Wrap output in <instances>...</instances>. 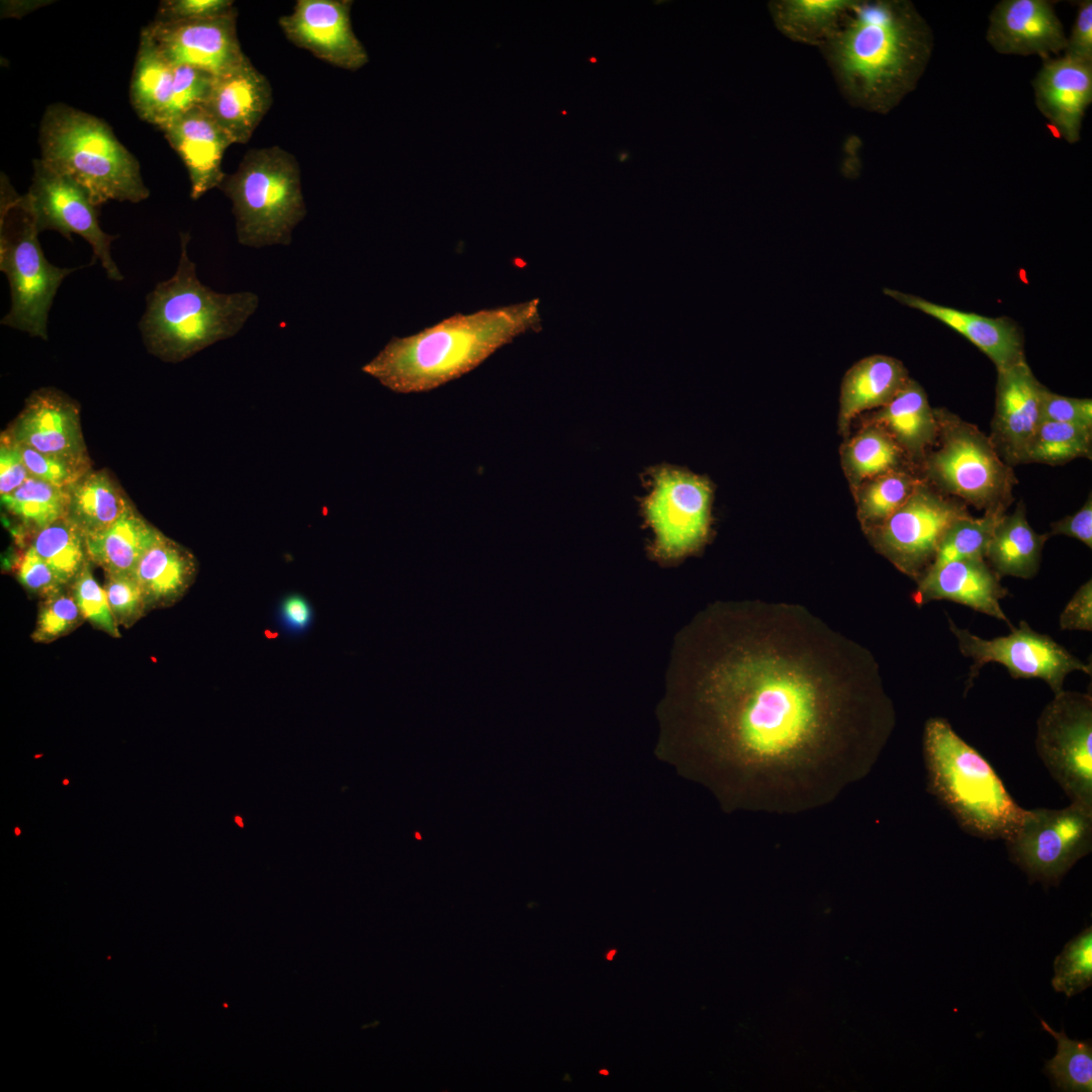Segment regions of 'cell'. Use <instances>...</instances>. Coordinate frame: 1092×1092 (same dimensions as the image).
Segmentation results:
<instances>
[{
    "label": "cell",
    "instance_id": "680465c9",
    "mask_svg": "<svg viewBox=\"0 0 1092 1092\" xmlns=\"http://www.w3.org/2000/svg\"><path fill=\"white\" fill-rule=\"evenodd\" d=\"M19 834H20V829L18 827H16L15 828V835H19Z\"/></svg>",
    "mask_w": 1092,
    "mask_h": 1092
},
{
    "label": "cell",
    "instance_id": "e0dca14e",
    "mask_svg": "<svg viewBox=\"0 0 1092 1092\" xmlns=\"http://www.w3.org/2000/svg\"><path fill=\"white\" fill-rule=\"evenodd\" d=\"M350 0H298L279 18L288 40L316 58L342 69L356 71L369 61L353 31Z\"/></svg>",
    "mask_w": 1092,
    "mask_h": 1092
},
{
    "label": "cell",
    "instance_id": "9c48e42d",
    "mask_svg": "<svg viewBox=\"0 0 1092 1092\" xmlns=\"http://www.w3.org/2000/svg\"><path fill=\"white\" fill-rule=\"evenodd\" d=\"M937 448L925 455L919 473L945 495L963 499L984 513H1004L1012 504L1017 478L999 456L990 437L945 408H934Z\"/></svg>",
    "mask_w": 1092,
    "mask_h": 1092
},
{
    "label": "cell",
    "instance_id": "8fae6325",
    "mask_svg": "<svg viewBox=\"0 0 1092 1092\" xmlns=\"http://www.w3.org/2000/svg\"><path fill=\"white\" fill-rule=\"evenodd\" d=\"M1004 842L1009 860L1030 884L1057 887L1092 850V811L1074 803L1061 809H1025L1018 829Z\"/></svg>",
    "mask_w": 1092,
    "mask_h": 1092
},
{
    "label": "cell",
    "instance_id": "ffe728a7",
    "mask_svg": "<svg viewBox=\"0 0 1092 1092\" xmlns=\"http://www.w3.org/2000/svg\"><path fill=\"white\" fill-rule=\"evenodd\" d=\"M1032 88L1038 111L1058 135L1069 144L1077 143L1092 102V64L1066 55L1045 59Z\"/></svg>",
    "mask_w": 1092,
    "mask_h": 1092
},
{
    "label": "cell",
    "instance_id": "6f0895ef",
    "mask_svg": "<svg viewBox=\"0 0 1092 1092\" xmlns=\"http://www.w3.org/2000/svg\"><path fill=\"white\" fill-rule=\"evenodd\" d=\"M235 821H236V823H237V824H238V825H239L240 827H243V826H244V823H243V820H242V818H241V817H236V818H235Z\"/></svg>",
    "mask_w": 1092,
    "mask_h": 1092
},
{
    "label": "cell",
    "instance_id": "f1b7e54d",
    "mask_svg": "<svg viewBox=\"0 0 1092 1092\" xmlns=\"http://www.w3.org/2000/svg\"><path fill=\"white\" fill-rule=\"evenodd\" d=\"M164 536L130 506L108 528L85 537L86 553L106 574H132L142 556Z\"/></svg>",
    "mask_w": 1092,
    "mask_h": 1092
},
{
    "label": "cell",
    "instance_id": "1f68e13d",
    "mask_svg": "<svg viewBox=\"0 0 1092 1092\" xmlns=\"http://www.w3.org/2000/svg\"><path fill=\"white\" fill-rule=\"evenodd\" d=\"M173 80L174 66L142 31L129 92L132 107L141 119L159 128L165 123Z\"/></svg>",
    "mask_w": 1092,
    "mask_h": 1092
},
{
    "label": "cell",
    "instance_id": "ee69618b",
    "mask_svg": "<svg viewBox=\"0 0 1092 1092\" xmlns=\"http://www.w3.org/2000/svg\"><path fill=\"white\" fill-rule=\"evenodd\" d=\"M84 621L72 593L64 590L42 599L31 639L37 643L53 642Z\"/></svg>",
    "mask_w": 1092,
    "mask_h": 1092
},
{
    "label": "cell",
    "instance_id": "83f0119b",
    "mask_svg": "<svg viewBox=\"0 0 1092 1092\" xmlns=\"http://www.w3.org/2000/svg\"><path fill=\"white\" fill-rule=\"evenodd\" d=\"M198 563L193 553L164 536L140 559L133 576L144 594L148 611L177 603L193 584Z\"/></svg>",
    "mask_w": 1092,
    "mask_h": 1092
},
{
    "label": "cell",
    "instance_id": "d6986e66",
    "mask_svg": "<svg viewBox=\"0 0 1092 1092\" xmlns=\"http://www.w3.org/2000/svg\"><path fill=\"white\" fill-rule=\"evenodd\" d=\"M986 39L998 54L1043 60L1064 52L1067 43L1054 2L1049 0L998 2L989 16Z\"/></svg>",
    "mask_w": 1092,
    "mask_h": 1092
},
{
    "label": "cell",
    "instance_id": "7a4b0ae2",
    "mask_svg": "<svg viewBox=\"0 0 1092 1092\" xmlns=\"http://www.w3.org/2000/svg\"><path fill=\"white\" fill-rule=\"evenodd\" d=\"M934 38L909 0H853L818 48L836 86L854 107L887 114L915 90Z\"/></svg>",
    "mask_w": 1092,
    "mask_h": 1092
},
{
    "label": "cell",
    "instance_id": "91938a15",
    "mask_svg": "<svg viewBox=\"0 0 1092 1092\" xmlns=\"http://www.w3.org/2000/svg\"><path fill=\"white\" fill-rule=\"evenodd\" d=\"M600 1073L604 1074V1075H608V1071H606V1070H602Z\"/></svg>",
    "mask_w": 1092,
    "mask_h": 1092
},
{
    "label": "cell",
    "instance_id": "c3c4849f",
    "mask_svg": "<svg viewBox=\"0 0 1092 1092\" xmlns=\"http://www.w3.org/2000/svg\"><path fill=\"white\" fill-rule=\"evenodd\" d=\"M1040 418L1041 421L1072 424L1092 430V400L1060 395L1045 387L1041 394Z\"/></svg>",
    "mask_w": 1092,
    "mask_h": 1092
},
{
    "label": "cell",
    "instance_id": "7c38bea8",
    "mask_svg": "<svg viewBox=\"0 0 1092 1092\" xmlns=\"http://www.w3.org/2000/svg\"><path fill=\"white\" fill-rule=\"evenodd\" d=\"M1035 749L1053 780L1069 798L1092 811V696L1056 694L1036 721Z\"/></svg>",
    "mask_w": 1092,
    "mask_h": 1092
},
{
    "label": "cell",
    "instance_id": "44dd1931",
    "mask_svg": "<svg viewBox=\"0 0 1092 1092\" xmlns=\"http://www.w3.org/2000/svg\"><path fill=\"white\" fill-rule=\"evenodd\" d=\"M7 432L17 444L44 454L87 457L76 402L52 387L32 392Z\"/></svg>",
    "mask_w": 1092,
    "mask_h": 1092
},
{
    "label": "cell",
    "instance_id": "f35d334b",
    "mask_svg": "<svg viewBox=\"0 0 1092 1092\" xmlns=\"http://www.w3.org/2000/svg\"><path fill=\"white\" fill-rule=\"evenodd\" d=\"M1004 515L988 512L981 518L969 515L956 520L944 532L934 560L926 571L952 561L985 558L995 527Z\"/></svg>",
    "mask_w": 1092,
    "mask_h": 1092
},
{
    "label": "cell",
    "instance_id": "8d00e7d4",
    "mask_svg": "<svg viewBox=\"0 0 1092 1092\" xmlns=\"http://www.w3.org/2000/svg\"><path fill=\"white\" fill-rule=\"evenodd\" d=\"M30 545L65 586L88 560L84 535L66 517L36 532Z\"/></svg>",
    "mask_w": 1092,
    "mask_h": 1092
},
{
    "label": "cell",
    "instance_id": "603a6c76",
    "mask_svg": "<svg viewBox=\"0 0 1092 1092\" xmlns=\"http://www.w3.org/2000/svg\"><path fill=\"white\" fill-rule=\"evenodd\" d=\"M160 129L188 171L193 200L219 188L225 177L221 169L223 155L235 142L201 105Z\"/></svg>",
    "mask_w": 1092,
    "mask_h": 1092
},
{
    "label": "cell",
    "instance_id": "5bb4252c",
    "mask_svg": "<svg viewBox=\"0 0 1092 1092\" xmlns=\"http://www.w3.org/2000/svg\"><path fill=\"white\" fill-rule=\"evenodd\" d=\"M946 618L960 652L973 660L966 691L983 666L992 662L1006 667L1014 679L1043 680L1054 695L1064 690L1069 673H1092L1091 663L1079 659L1050 635L1036 632L1026 621H1020L1018 627L1013 626L1008 635L985 639L959 627L948 615Z\"/></svg>",
    "mask_w": 1092,
    "mask_h": 1092
},
{
    "label": "cell",
    "instance_id": "94428289",
    "mask_svg": "<svg viewBox=\"0 0 1092 1092\" xmlns=\"http://www.w3.org/2000/svg\"><path fill=\"white\" fill-rule=\"evenodd\" d=\"M63 784H64V785H68V784H69V781H68V780H64V781H63Z\"/></svg>",
    "mask_w": 1092,
    "mask_h": 1092
},
{
    "label": "cell",
    "instance_id": "816d5d0a",
    "mask_svg": "<svg viewBox=\"0 0 1092 1092\" xmlns=\"http://www.w3.org/2000/svg\"><path fill=\"white\" fill-rule=\"evenodd\" d=\"M1077 13L1064 55L1092 64V1L1077 2Z\"/></svg>",
    "mask_w": 1092,
    "mask_h": 1092
},
{
    "label": "cell",
    "instance_id": "4316f807",
    "mask_svg": "<svg viewBox=\"0 0 1092 1092\" xmlns=\"http://www.w3.org/2000/svg\"><path fill=\"white\" fill-rule=\"evenodd\" d=\"M901 361L872 355L853 364L840 387L838 430L846 436L851 421L866 411L886 405L909 380Z\"/></svg>",
    "mask_w": 1092,
    "mask_h": 1092
},
{
    "label": "cell",
    "instance_id": "30bf717a",
    "mask_svg": "<svg viewBox=\"0 0 1092 1092\" xmlns=\"http://www.w3.org/2000/svg\"><path fill=\"white\" fill-rule=\"evenodd\" d=\"M649 476L651 489L642 502V512L654 535L652 555L671 562L695 553L710 534L711 482L668 465L653 468Z\"/></svg>",
    "mask_w": 1092,
    "mask_h": 1092
},
{
    "label": "cell",
    "instance_id": "bcb514c9",
    "mask_svg": "<svg viewBox=\"0 0 1092 1092\" xmlns=\"http://www.w3.org/2000/svg\"><path fill=\"white\" fill-rule=\"evenodd\" d=\"M104 590L117 626L129 628L148 611L133 574H106Z\"/></svg>",
    "mask_w": 1092,
    "mask_h": 1092
},
{
    "label": "cell",
    "instance_id": "ba28073f",
    "mask_svg": "<svg viewBox=\"0 0 1092 1092\" xmlns=\"http://www.w3.org/2000/svg\"><path fill=\"white\" fill-rule=\"evenodd\" d=\"M39 232L27 196L17 194L1 176L0 270L6 275L11 305L1 324L48 339V316L64 279L81 267L51 264L41 250Z\"/></svg>",
    "mask_w": 1092,
    "mask_h": 1092
},
{
    "label": "cell",
    "instance_id": "5b68a950",
    "mask_svg": "<svg viewBox=\"0 0 1092 1092\" xmlns=\"http://www.w3.org/2000/svg\"><path fill=\"white\" fill-rule=\"evenodd\" d=\"M180 236L177 270L148 294L146 312L140 322L149 350L172 362L233 337L258 306V296L253 292L225 294L203 285L187 254L189 234Z\"/></svg>",
    "mask_w": 1092,
    "mask_h": 1092
},
{
    "label": "cell",
    "instance_id": "f907efd6",
    "mask_svg": "<svg viewBox=\"0 0 1092 1092\" xmlns=\"http://www.w3.org/2000/svg\"><path fill=\"white\" fill-rule=\"evenodd\" d=\"M0 494H7L26 481L30 474L24 464L18 444L8 432L1 437L0 443Z\"/></svg>",
    "mask_w": 1092,
    "mask_h": 1092
},
{
    "label": "cell",
    "instance_id": "681fc988",
    "mask_svg": "<svg viewBox=\"0 0 1092 1092\" xmlns=\"http://www.w3.org/2000/svg\"><path fill=\"white\" fill-rule=\"evenodd\" d=\"M235 9L231 0H164L156 20L174 22L213 18Z\"/></svg>",
    "mask_w": 1092,
    "mask_h": 1092
},
{
    "label": "cell",
    "instance_id": "d4e9b609",
    "mask_svg": "<svg viewBox=\"0 0 1092 1092\" xmlns=\"http://www.w3.org/2000/svg\"><path fill=\"white\" fill-rule=\"evenodd\" d=\"M884 292L963 335L991 359L997 370L1025 359L1020 334L1016 326L1005 317L992 318L962 311L889 288H885Z\"/></svg>",
    "mask_w": 1092,
    "mask_h": 1092
},
{
    "label": "cell",
    "instance_id": "f546056e",
    "mask_svg": "<svg viewBox=\"0 0 1092 1092\" xmlns=\"http://www.w3.org/2000/svg\"><path fill=\"white\" fill-rule=\"evenodd\" d=\"M1051 536L1038 534L1026 519L1023 502L1010 515H1004L995 527L985 559L1000 575L1029 579L1040 567L1042 549Z\"/></svg>",
    "mask_w": 1092,
    "mask_h": 1092
},
{
    "label": "cell",
    "instance_id": "f5cc1de1",
    "mask_svg": "<svg viewBox=\"0 0 1092 1092\" xmlns=\"http://www.w3.org/2000/svg\"><path fill=\"white\" fill-rule=\"evenodd\" d=\"M1063 631H1092V580L1085 581L1067 603L1059 618Z\"/></svg>",
    "mask_w": 1092,
    "mask_h": 1092
},
{
    "label": "cell",
    "instance_id": "cb8c5ba5",
    "mask_svg": "<svg viewBox=\"0 0 1092 1092\" xmlns=\"http://www.w3.org/2000/svg\"><path fill=\"white\" fill-rule=\"evenodd\" d=\"M272 103L271 84L247 58L232 72L214 78L201 106L235 144H246Z\"/></svg>",
    "mask_w": 1092,
    "mask_h": 1092
},
{
    "label": "cell",
    "instance_id": "52a82bcc",
    "mask_svg": "<svg viewBox=\"0 0 1092 1092\" xmlns=\"http://www.w3.org/2000/svg\"><path fill=\"white\" fill-rule=\"evenodd\" d=\"M219 188L233 203L238 240L248 247L288 245L306 213L298 162L280 147L247 152Z\"/></svg>",
    "mask_w": 1092,
    "mask_h": 1092
},
{
    "label": "cell",
    "instance_id": "d6a6232c",
    "mask_svg": "<svg viewBox=\"0 0 1092 1092\" xmlns=\"http://www.w3.org/2000/svg\"><path fill=\"white\" fill-rule=\"evenodd\" d=\"M66 518L84 537L112 525L132 506L106 471H90L69 489Z\"/></svg>",
    "mask_w": 1092,
    "mask_h": 1092
},
{
    "label": "cell",
    "instance_id": "74e56055",
    "mask_svg": "<svg viewBox=\"0 0 1092 1092\" xmlns=\"http://www.w3.org/2000/svg\"><path fill=\"white\" fill-rule=\"evenodd\" d=\"M1092 458V430L1077 425L1041 421L1027 449V463L1063 465Z\"/></svg>",
    "mask_w": 1092,
    "mask_h": 1092
},
{
    "label": "cell",
    "instance_id": "7dc6e473",
    "mask_svg": "<svg viewBox=\"0 0 1092 1092\" xmlns=\"http://www.w3.org/2000/svg\"><path fill=\"white\" fill-rule=\"evenodd\" d=\"M16 576L26 590L41 599L58 594L66 587L31 545L16 563Z\"/></svg>",
    "mask_w": 1092,
    "mask_h": 1092
},
{
    "label": "cell",
    "instance_id": "484cf974",
    "mask_svg": "<svg viewBox=\"0 0 1092 1092\" xmlns=\"http://www.w3.org/2000/svg\"><path fill=\"white\" fill-rule=\"evenodd\" d=\"M863 423L884 429L918 469L937 442L934 408L923 387L911 378L886 405L864 417Z\"/></svg>",
    "mask_w": 1092,
    "mask_h": 1092
},
{
    "label": "cell",
    "instance_id": "7402d4cb",
    "mask_svg": "<svg viewBox=\"0 0 1092 1092\" xmlns=\"http://www.w3.org/2000/svg\"><path fill=\"white\" fill-rule=\"evenodd\" d=\"M1001 576L985 558H970L948 562L926 571L917 581L911 595L917 606L931 601H950L974 611L1013 625L1001 608L1000 601L1008 596Z\"/></svg>",
    "mask_w": 1092,
    "mask_h": 1092
},
{
    "label": "cell",
    "instance_id": "db71d44e",
    "mask_svg": "<svg viewBox=\"0 0 1092 1092\" xmlns=\"http://www.w3.org/2000/svg\"><path fill=\"white\" fill-rule=\"evenodd\" d=\"M1050 536L1064 535L1075 538L1092 548V497L1091 493L1080 510L1052 523Z\"/></svg>",
    "mask_w": 1092,
    "mask_h": 1092
},
{
    "label": "cell",
    "instance_id": "6da1fadb",
    "mask_svg": "<svg viewBox=\"0 0 1092 1092\" xmlns=\"http://www.w3.org/2000/svg\"><path fill=\"white\" fill-rule=\"evenodd\" d=\"M657 755L724 810L797 814L864 779L895 726L873 653L805 607L718 603L679 637Z\"/></svg>",
    "mask_w": 1092,
    "mask_h": 1092
},
{
    "label": "cell",
    "instance_id": "2e32d148",
    "mask_svg": "<svg viewBox=\"0 0 1092 1092\" xmlns=\"http://www.w3.org/2000/svg\"><path fill=\"white\" fill-rule=\"evenodd\" d=\"M238 10L213 18L166 22L154 20L148 34L173 66L185 65L214 77L228 74L248 58L237 34Z\"/></svg>",
    "mask_w": 1092,
    "mask_h": 1092
},
{
    "label": "cell",
    "instance_id": "11a10c76",
    "mask_svg": "<svg viewBox=\"0 0 1092 1092\" xmlns=\"http://www.w3.org/2000/svg\"><path fill=\"white\" fill-rule=\"evenodd\" d=\"M278 618L284 630L292 634H298L310 627L313 611L305 598L293 594L281 601Z\"/></svg>",
    "mask_w": 1092,
    "mask_h": 1092
},
{
    "label": "cell",
    "instance_id": "f6af8a7d",
    "mask_svg": "<svg viewBox=\"0 0 1092 1092\" xmlns=\"http://www.w3.org/2000/svg\"><path fill=\"white\" fill-rule=\"evenodd\" d=\"M214 78L213 75L190 66H174L172 94L164 124L202 105L210 93Z\"/></svg>",
    "mask_w": 1092,
    "mask_h": 1092
},
{
    "label": "cell",
    "instance_id": "7bdbcfd3",
    "mask_svg": "<svg viewBox=\"0 0 1092 1092\" xmlns=\"http://www.w3.org/2000/svg\"><path fill=\"white\" fill-rule=\"evenodd\" d=\"M18 447L30 476L57 487L69 489L91 471L88 456L66 457L44 454L20 444Z\"/></svg>",
    "mask_w": 1092,
    "mask_h": 1092
},
{
    "label": "cell",
    "instance_id": "277c9868",
    "mask_svg": "<svg viewBox=\"0 0 1092 1092\" xmlns=\"http://www.w3.org/2000/svg\"><path fill=\"white\" fill-rule=\"evenodd\" d=\"M926 790L966 833L985 840H1007L1024 814L989 761L952 728L947 719L926 720L922 735Z\"/></svg>",
    "mask_w": 1092,
    "mask_h": 1092
},
{
    "label": "cell",
    "instance_id": "d590c367",
    "mask_svg": "<svg viewBox=\"0 0 1092 1092\" xmlns=\"http://www.w3.org/2000/svg\"><path fill=\"white\" fill-rule=\"evenodd\" d=\"M1 504L36 533L66 517L69 490L30 476L12 492L1 495Z\"/></svg>",
    "mask_w": 1092,
    "mask_h": 1092
},
{
    "label": "cell",
    "instance_id": "3957f363",
    "mask_svg": "<svg viewBox=\"0 0 1092 1092\" xmlns=\"http://www.w3.org/2000/svg\"><path fill=\"white\" fill-rule=\"evenodd\" d=\"M541 329L539 299L457 312L393 337L362 371L395 393H423L477 368L519 336Z\"/></svg>",
    "mask_w": 1092,
    "mask_h": 1092
},
{
    "label": "cell",
    "instance_id": "8992f818",
    "mask_svg": "<svg viewBox=\"0 0 1092 1092\" xmlns=\"http://www.w3.org/2000/svg\"><path fill=\"white\" fill-rule=\"evenodd\" d=\"M41 162L81 186L97 206L150 195L135 157L102 119L63 103L50 105L39 127Z\"/></svg>",
    "mask_w": 1092,
    "mask_h": 1092
},
{
    "label": "cell",
    "instance_id": "836d02e7",
    "mask_svg": "<svg viewBox=\"0 0 1092 1092\" xmlns=\"http://www.w3.org/2000/svg\"><path fill=\"white\" fill-rule=\"evenodd\" d=\"M853 0H771L767 10L779 32L819 48L837 28Z\"/></svg>",
    "mask_w": 1092,
    "mask_h": 1092
},
{
    "label": "cell",
    "instance_id": "60d3db41",
    "mask_svg": "<svg viewBox=\"0 0 1092 1092\" xmlns=\"http://www.w3.org/2000/svg\"><path fill=\"white\" fill-rule=\"evenodd\" d=\"M1052 985L1056 992L1072 997L1092 983V927L1071 939L1054 962Z\"/></svg>",
    "mask_w": 1092,
    "mask_h": 1092
},
{
    "label": "cell",
    "instance_id": "9a60e30c",
    "mask_svg": "<svg viewBox=\"0 0 1092 1092\" xmlns=\"http://www.w3.org/2000/svg\"><path fill=\"white\" fill-rule=\"evenodd\" d=\"M38 232L55 231L67 240L77 234L93 251L92 263L99 260L110 280L123 279L111 256V243L117 238L99 225L98 206L76 182L49 167L40 159L33 161V176L25 194Z\"/></svg>",
    "mask_w": 1092,
    "mask_h": 1092
},
{
    "label": "cell",
    "instance_id": "9f6ffc18",
    "mask_svg": "<svg viewBox=\"0 0 1092 1092\" xmlns=\"http://www.w3.org/2000/svg\"><path fill=\"white\" fill-rule=\"evenodd\" d=\"M615 954H616V949H612L609 953H607L606 957H607L608 960L611 961V960H613Z\"/></svg>",
    "mask_w": 1092,
    "mask_h": 1092
},
{
    "label": "cell",
    "instance_id": "4fadbf2b",
    "mask_svg": "<svg viewBox=\"0 0 1092 1092\" xmlns=\"http://www.w3.org/2000/svg\"><path fill=\"white\" fill-rule=\"evenodd\" d=\"M970 513L924 479L885 522L864 532L874 549L917 581L932 564L946 529Z\"/></svg>",
    "mask_w": 1092,
    "mask_h": 1092
},
{
    "label": "cell",
    "instance_id": "ac0fdd59",
    "mask_svg": "<svg viewBox=\"0 0 1092 1092\" xmlns=\"http://www.w3.org/2000/svg\"><path fill=\"white\" fill-rule=\"evenodd\" d=\"M995 413L990 439L1008 465L1027 463L1029 443L1041 422V394L1045 388L1025 359L997 370Z\"/></svg>",
    "mask_w": 1092,
    "mask_h": 1092
},
{
    "label": "cell",
    "instance_id": "4dcf8cb0",
    "mask_svg": "<svg viewBox=\"0 0 1092 1092\" xmlns=\"http://www.w3.org/2000/svg\"><path fill=\"white\" fill-rule=\"evenodd\" d=\"M840 457L852 491L862 481L886 472L919 470L884 429L870 423H863V427L842 444Z\"/></svg>",
    "mask_w": 1092,
    "mask_h": 1092
},
{
    "label": "cell",
    "instance_id": "ab89813d",
    "mask_svg": "<svg viewBox=\"0 0 1092 1092\" xmlns=\"http://www.w3.org/2000/svg\"><path fill=\"white\" fill-rule=\"evenodd\" d=\"M1045 1031L1058 1042L1056 1056L1045 1062L1044 1074L1055 1087L1065 1092L1092 1091V1046L1090 1040L1071 1039L1064 1028L1055 1031L1040 1019Z\"/></svg>",
    "mask_w": 1092,
    "mask_h": 1092
},
{
    "label": "cell",
    "instance_id": "e575fe53",
    "mask_svg": "<svg viewBox=\"0 0 1092 1092\" xmlns=\"http://www.w3.org/2000/svg\"><path fill=\"white\" fill-rule=\"evenodd\" d=\"M923 477L916 472L896 470L862 481L853 491L857 519L863 532L892 516L913 493Z\"/></svg>",
    "mask_w": 1092,
    "mask_h": 1092
},
{
    "label": "cell",
    "instance_id": "b9f144b4",
    "mask_svg": "<svg viewBox=\"0 0 1092 1092\" xmlns=\"http://www.w3.org/2000/svg\"><path fill=\"white\" fill-rule=\"evenodd\" d=\"M89 559L70 584L71 593L81 615L96 629L113 638H120L118 626L111 613L104 587L95 579Z\"/></svg>",
    "mask_w": 1092,
    "mask_h": 1092
}]
</instances>
